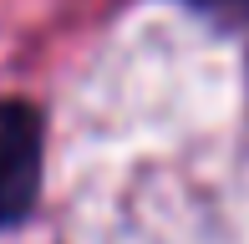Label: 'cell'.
I'll use <instances>...</instances> for the list:
<instances>
[{"mask_svg": "<svg viewBox=\"0 0 249 244\" xmlns=\"http://www.w3.org/2000/svg\"><path fill=\"white\" fill-rule=\"evenodd\" d=\"M41 112L31 102H0V229L20 224L41 193Z\"/></svg>", "mask_w": 249, "mask_h": 244, "instance_id": "1", "label": "cell"}, {"mask_svg": "<svg viewBox=\"0 0 249 244\" xmlns=\"http://www.w3.org/2000/svg\"><path fill=\"white\" fill-rule=\"evenodd\" d=\"M198 5H239V0H198Z\"/></svg>", "mask_w": 249, "mask_h": 244, "instance_id": "2", "label": "cell"}]
</instances>
